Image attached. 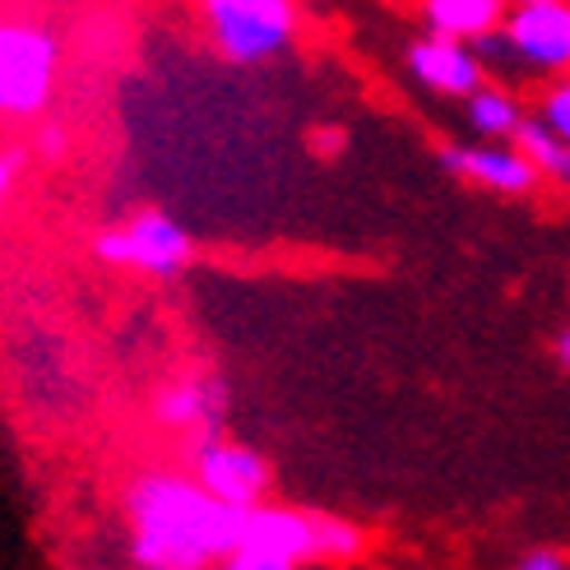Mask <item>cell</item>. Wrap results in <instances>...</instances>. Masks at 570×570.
<instances>
[{"label": "cell", "instance_id": "obj_1", "mask_svg": "<svg viewBox=\"0 0 570 570\" xmlns=\"http://www.w3.org/2000/svg\"><path fill=\"white\" fill-rule=\"evenodd\" d=\"M130 561L139 570H218L242 548V515L199 492L181 469H145L126 482Z\"/></svg>", "mask_w": 570, "mask_h": 570}, {"label": "cell", "instance_id": "obj_2", "mask_svg": "<svg viewBox=\"0 0 570 570\" xmlns=\"http://www.w3.org/2000/svg\"><path fill=\"white\" fill-rule=\"evenodd\" d=\"M473 51L492 83H515V79L552 83L570 75V0L505 10L501 28L492 38L473 42Z\"/></svg>", "mask_w": 570, "mask_h": 570}, {"label": "cell", "instance_id": "obj_3", "mask_svg": "<svg viewBox=\"0 0 570 570\" xmlns=\"http://www.w3.org/2000/svg\"><path fill=\"white\" fill-rule=\"evenodd\" d=\"M366 529L357 520L330 515V510H302V505H255L242 515V548L269 552L278 561H357L366 552Z\"/></svg>", "mask_w": 570, "mask_h": 570}, {"label": "cell", "instance_id": "obj_4", "mask_svg": "<svg viewBox=\"0 0 570 570\" xmlns=\"http://www.w3.org/2000/svg\"><path fill=\"white\" fill-rule=\"evenodd\" d=\"M61 79V38L38 19L0 14V121H38Z\"/></svg>", "mask_w": 570, "mask_h": 570}, {"label": "cell", "instance_id": "obj_5", "mask_svg": "<svg viewBox=\"0 0 570 570\" xmlns=\"http://www.w3.org/2000/svg\"><path fill=\"white\" fill-rule=\"evenodd\" d=\"M209 42L233 66H265L297 42V0H199Z\"/></svg>", "mask_w": 570, "mask_h": 570}, {"label": "cell", "instance_id": "obj_6", "mask_svg": "<svg viewBox=\"0 0 570 570\" xmlns=\"http://www.w3.org/2000/svg\"><path fill=\"white\" fill-rule=\"evenodd\" d=\"M94 255L102 265L135 269L145 278H181L195 265V237L186 223L163 209H139L126 223H111L94 237Z\"/></svg>", "mask_w": 570, "mask_h": 570}, {"label": "cell", "instance_id": "obj_7", "mask_svg": "<svg viewBox=\"0 0 570 570\" xmlns=\"http://www.w3.org/2000/svg\"><path fill=\"white\" fill-rule=\"evenodd\" d=\"M186 478L199 492H209L214 501L233 505V510H255L269 501L274 488V469L255 445L233 441V436H195L186 454Z\"/></svg>", "mask_w": 570, "mask_h": 570}, {"label": "cell", "instance_id": "obj_8", "mask_svg": "<svg viewBox=\"0 0 570 570\" xmlns=\"http://www.w3.org/2000/svg\"><path fill=\"white\" fill-rule=\"evenodd\" d=\"M441 167L450 177H460L478 190H492L505 199H524L538 186V173L515 145H492V139H473V145H441Z\"/></svg>", "mask_w": 570, "mask_h": 570}, {"label": "cell", "instance_id": "obj_9", "mask_svg": "<svg viewBox=\"0 0 570 570\" xmlns=\"http://www.w3.org/2000/svg\"><path fill=\"white\" fill-rule=\"evenodd\" d=\"M404 66H409V79L422 94L450 98V102H464L469 94H478L482 83H488V70H482L473 47L445 42V38H432V33H422L404 47Z\"/></svg>", "mask_w": 570, "mask_h": 570}, {"label": "cell", "instance_id": "obj_10", "mask_svg": "<svg viewBox=\"0 0 570 570\" xmlns=\"http://www.w3.org/2000/svg\"><path fill=\"white\" fill-rule=\"evenodd\" d=\"M227 413V385L218 376H177L154 394V422L177 436H214Z\"/></svg>", "mask_w": 570, "mask_h": 570}, {"label": "cell", "instance_id": "obj_11", "mask_svg": "<svg viewBox=\"0 0 570 570\" xmlns=\"http://www.w3.org/2000/svg\"><path fill=\"white\" fill-rule=\"evenodd\" d=\"M417 10H422V28L432 38L464 42V47L492 38L505 19L501 0H417Z\"/></svg>", "mask_w": 570, "mask_h": 570}, {"label": "cell", "instance_id": "obj_12", "mask_svg": "<svg viewBox=\"0 0 570 570\" xmlns=\"http://www.w3.org/2000/svg\"><path fill=\"white\" fill-rule=\"evenodd\" d=\"M529 117V107L515 89H505V83H482L478 94L464 98V121L478 139H492V145H510L515 139V130L524 126Z\"/></svg>", "mask_w": 570, "mask_h": 570}, {"label": "cell", "instance_id": "obj_13", "mask_svg": "<svg viewBox=\"0 0 570 570\" xmlns=\"http://www.w3.org/2000/svg\"><path fill=\"white\" fill-rule=\"evenodd\" d=\"M524 158H529V167L538 173V181H552L557 190H570V145L566 139H557L543 121L533 117H524V126L515 130V139H510Z\"/></svg>", "mask_w": 570, "mask_h": 570}, {"label": "cell", "instance_id": "obj_14", "mask_svg": "<svg viewBox=\"0 0 570 570\" xmlns=\"http://www.w3.org/2000/svg\"><path fill=\"white\" fill-rule=\"evenodd\" d=\"M533 117L543 121L557 139H566V145H570V75L543 83V94H538V102H533Z\"/></svg>", "mask_w": 570, "mask_h": 570}, {"label": "cell", "instance_id": "obj_15", "mask_svg": "<svg viewBox=\"0 0 570 570\" xmlns=\"http://www.w3.org/2000/svg\"><path fill=\"white\" fill-rule=\"evenodd\" d=\"M218 570H297L293 561H278L269 552H255V548H237L227 561H218Z\"/></svg>", "mask_w": 570, "mask_h": 570}, {"label": "cell", "instance_id": "obj_16", "mask_svg": "<svg viewBox=\"0 0 570 570\" xmlns=\"http://www.w3.org/2000/svg\"><path fill=\"white\" fill-rule=\"evenodd\" d=\"M33 149L42 158H66L70 154V130L66 126H56V121H42L38 126V139H33Z\"/></svg>", "mask_w": 570, "mask_h": 570}, {"label": "cell", "instance_id": "obj_17", "mask_svg": "<svg viewBox=\"0 0 570 570\" xmlns=\"http://www.w3.org/2000/svg\"><path fill=\"white\" fill-rule=\"evenodd\" d=\"M515 570H570V557L548 552V548H538V552H524V557L515 561Z\"/></svg>", "mask_w": 570, "mask_h": 570}, {"label": "cell", "instance_id": "obj_18", "mask_svg": "<svg viewBox=\"0 0 570 570\" xmlns=\"http://www.w3.org/2000/svg\"><path fill=\"white\" fill-rule=\"evenodd\" d=\"M14 181H19V154H0V205L10 199Z\"/></svg>", "mask_w": 570, "mask_h": 570}, {"label": "cell", "instance_id": "obj_19", "mask_svg": "<svg viewBox=\"0 0 570 570\" xmlns=\"http://www.w3.org/2000/svg\"><path fill=\"white\" fill-rule=\"evenodd\" d=\"M552 353H557V362H561V372L570 376V325L557 334V344H552Z\"/></svg>", "mask_w": 570, "mask_h": 570}, {"label": "cell", "instance_id": "obj_20", "mask_svg": "<svg viewBox=\"0 0 570 570\" xmlns=\"http://www.w3.org/2000/svg\"><path fill=\"white\" fill-rule=\"evenodd\" d=\"M505 10H524V6H543V0H501Z\"/></svg>", "mask_w": 570, "mask_h": 570}]
</instances>
